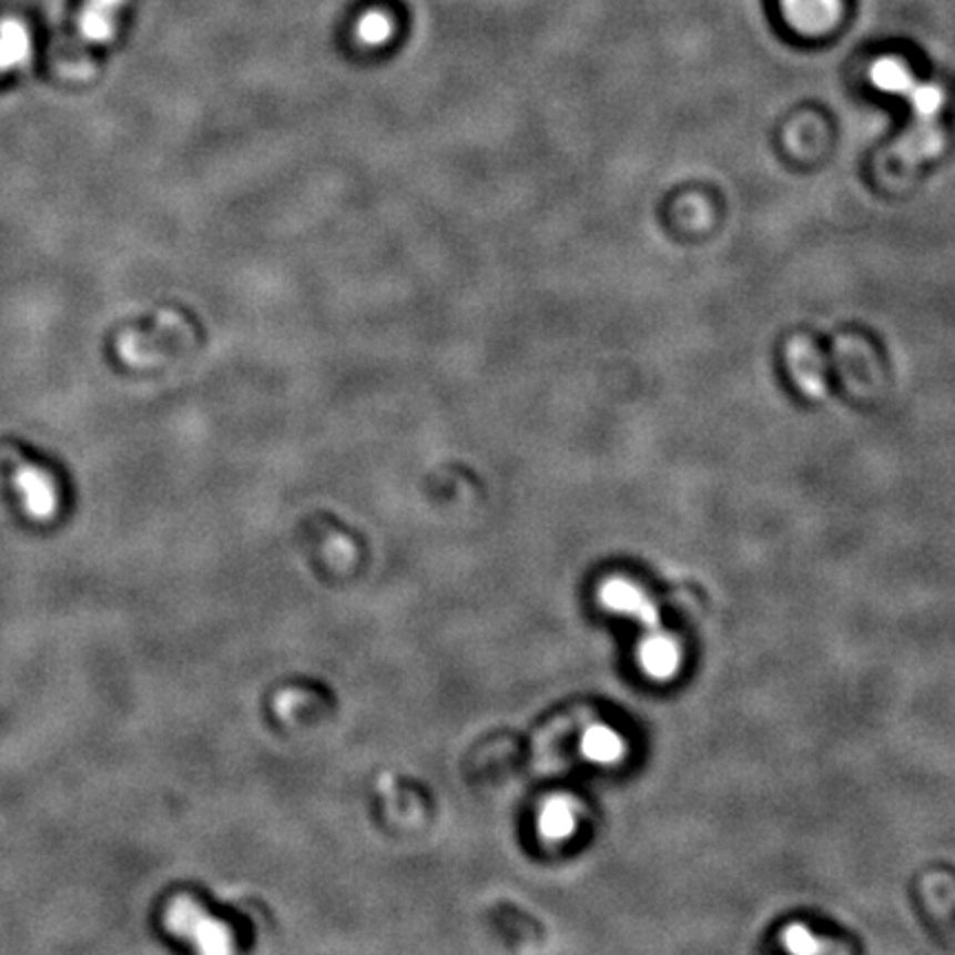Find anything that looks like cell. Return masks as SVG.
Returning a JSON list of instances; mask_svg holds the SVG:
<instances>
[{"label": "cell", "instance_id": "6da1fadb", "mask_svg": "<svg viewBox=\"0 0 955 955\" xmlns=\"http://www.w3.org/2000/svg\"><path fill=\"white\" fill-rule=\"evenodd\" d=\"M166 927L193 943L202 954L224 955L233 952V934L226 925L211 918L197 903L189 898H177L166 912Z\"/></svg>", "mask_w": 955, "mask_h": 955}, {"label": "cell", "instance_id": "7a4b0ae2", "mask_svg": "<svg viewBox=\"0 0 955 955\" xmlns=\"http://www.w3.org/2000/svg\"><path fill=\"white\" fill-rule=\"evenodd\" d=\"M600 602L613 613L633 618L648 631H659V627H661V616H659L654 602L629 580L613 578V580L605 582L600 589Z\"/></svg>", "mask_w": 955, "mask_h": 955}, {"label": "cell", "instance_id": "3957f363", "mask_svg": "<svg viewBox=\"0 0 955 955\" xmlns=\"http://www.w3.org/2000/svg\"><path fill=\"white\" fill-rule=\"evenodd\" d=\"M13 485L20 491L22 507L31 520L44 522L51 520L58 511V489L53 478L31 465H24L16 471Z\"/></svg>", "mask_w": 955, "mask_h": 955}, {"label": "cell", "instance_id": "277c9868", "mask_svg": "<svg viewBox=\"0 0 955 955\" xmlns=\"http://www.w3.org/2000/svg\"><path fill=\"white\" fill-rule=\"evenodd\" d=\"M681 661L683 654L679 643L659 631H652V636L639 646V666L648 677L657 681H668L677 677Z\"/></svg>", "mask_w": 955, "mask_h": 955}, {"label": "cell", "instance_id": "5b68a950", "mask_svg": "<svg viewBox=\"0 0 955 955\" xmlns=\"http://www.w3.org/2000/svg\"><path fill=\"white\" fill-rule=\"evenodd\" d=\"M126 0H84L78 29L89 44H109L118 29V16Z\"/></svg>", "mask_w": 955, "mask_h": 955}, {"label": "cell", "instance_id": "8992f818", "mask_svg": "<svg viewBox=\"0 0 955 955\" xmlns=\"http://www.w3.org/2000/svg\"><path fill=\"white\" fill-rule=\"evenodd\" d=\"M783 9L794 27L807 33L825 31L841 11V0H783Z\"/></svg>", "mask_w": 955, "mask_h": 955}, {"label": "cell", "instance_id": "52a82bcc", "mask_svg": "<svg viewBox=\"0 0 955 955\" xmlns=\"http://www.w3.org/2000/svg\"><path fill=\"white\" fill-rule=\"evenodd\" d=\"M31 33L22 20H0V73L24 67L31 60Z\"/></svg>", "mask_w": 955, "mask_h": 955}, {"label": "cell", "instance_id": "ba28073f", "mask_svg": "<svg viewBox=\"0 0 955 955\" xmlns=\"http://www.w3.org/2000/svg\"><path fill=\"white\" fill-rule=\"evenodd\" d=\"M624 752H627L624 736L605 723L591 725L582 736V754L591 763L613 765L624 756Z\"/></svg>", "mask_w": 955, "mask_h": 955}, {"label": "cell", "instance_id": "9c48e42d", "mask_svg": "<svg viewBox=\"0 0 955 955\" xmlns=\"http://www.w3.org/2000/svg\"><path fill=\"white\" fill-rule=\"evenodd\" d=\"M540 834L549 841H567L578 827V807L569 796H553L538 816Z\"/></svg>", "mask_w": 955, "mask_h": 955}, {"label": "cell", "instance_id": "30bf717a", "mask_svg": "<svg viewBox=\"0 0 955 955\" xmlns=\"http://www.w3.org/2000/svg\"><path fill=\"white\" fill-rule=\"evenodd\" d=\"M872 80L890 93H910L914 89V75L898 60H881L872 69Z\"/></svg>", "mask_w": 955, "mask_h": 955}, {"label": "cell", "instance_id": "8fae6325", "mask_svg": "<svg viewBox=\"0 0 955 955\" xmlns=\"http://www.w3.org/2000/svg\"><path fill=\"white\" fill-rule=\"evenodd\" d=\"M356 33H358L360 42L378 47V44H383V42H387L392 38V33H394V20L385 11H378V9L376 11H367L358 20Z\"/></svg>", "mask_w": 955, "mask_h": 955}, {"label": "cell", "instance_id": "7c38bea8", "mask_svg": "<svg viewBox=\"0 0 955 955\" xmlns=\"http://www.w3.org/2000/svg\"><path fill=\"white\" fill-rule=\"evenodd\" d=\"M783 945L788 952L799 955L819 954L823 949V945L819 943V938L803 925H792L783 932Z\"/></svg>", "mask_w": 955, "mask_h": 955}, {"label": "cell", "instance_id": "4fadbf2b", "mask_svg": "<svg viewBox=\"0 0 955 955\" xmlns=\"http://www.w3.org/2000/svg\"><path fill=\"white\" fill-rule=\"evenodd\" d=\"M918 115H934L943 104V93L934 84H914V89L907 93Z\"/></svg>", "mask_w": 955, "mask_h": 955}]
</instances>
